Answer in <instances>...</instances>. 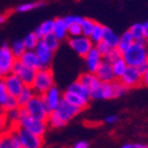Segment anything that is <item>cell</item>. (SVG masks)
Masks as SVG:
<instances>
[{"mask_svg": "<svg viewBox=\"0 0 148 148\" xmlns=\"http://www.w3.org/2000/svg\"><path fill=\"white\" fill-rule=\"evenodd\" d=\"M18 125L22 126L23 128L27 130L30 133L34 134L36 136L44 137L45 133L47 131V121H42L36 119L29 115L27 110L23 107L19 108V121Z\"/></svg>", "mask_w": 148, "mask_h": 148, "instance_id": "6da1fadb", "label": "cell"}, {"mask_svg": "<svg viewBox=\"0 0 148 148\" xmlns=\"http://www.w3.org/2000/svg\"><path fill=\"white\" fill-rule=\"evenodd\" d=\"M122 58L126 62L128 66L137 67L141 63L148 60L147 46L135 42L131 47L122 54Z\"/></svg>", "mask_w": 148, "mask_h": 148, "instance_id": "7a4b0ae2", "label": "cell"}, {"mask_svg": "<svg viewBox=\"0 0 148 148\" xmlns=\"http://www.w3.org/2000/svg\"><path fill=\"white\" fill-rule=\"evenodd\" d=\"M24 108L27 110L30 116L42 121H47L49 114L52 112L42 95H38V94H35Z\"/></svg>", "mask_w": 148, "mask_h": 148, "instance_id": "3957f363", "label": "cell"}, {"mask_svg": "<svg viewBox=\"0 0 148 148\" xmlns=\"http://www.w3.org/2000/svg\"><path fill=\"white\" fill-rule=\"evenodd\" d=\"M54 86V76L50 69H40L36 71L34 81L32 84V89L35 94L44 95L50 88Z\"/></svg>", "mask_w": 148, "mask_h": 148, "instance_id": "277c9868", "label": "cell"}, {"mask_svg": "<svg viewBox=\"0 0 148 148\" xmlns=\"http://www.w3.org/2000/svg\"><path fill=\"white\" fill-rule=\"evenodd\" d=\"M16 60L17 58L12 54L10 47H8L6 42H3L0 47V79H4L12 74Z\"/></svg>", "mask_w": 148, "mask_h": 148, "instance_id": "5b68a950", "label": "cell"}, {"mask_svg": "<svg viewBox=\"0 0 148 148\" xmlns=\"http://www.w3.org/2000/svg\"><path fill=\"white\" fill-rule=\"evenodd\" d=\"M16 132L19 135V138L21 140V143L23 145V148H42L44 144V138L40 136H36L34 134L30 133L27 130L23 128L20 125L12 126Z\"/></svg>", "mask_w": 148, "mask_h": 148, "instance_id": "8992f818", "label": "cell"}, {"mask_svg": "<svg viewBox=\"0 0 148 148\" xmlns=\"http://www.w3.org/2000/svg\"><path fill=\"white\" fill-rule=\"evenodd\" d=\"M12 74L17 75L22 80L25 86L31 87L33 84V81H34L35 75H36V71L25 66L20 59H17L14 63V66H12Z\"/></svg>", "mask_w": 148, "mask_h": 148, "instance_id": "52a82bcc", "label": "cell"}, {"mask_svg": "<svg viewBox=\"0 0 148 148\" xmlns=\"http://www.w3.org/2000/svg\"><path fill=\"white\" fill-rule=\"evenodd\" d=\"M69 45L77 54L82 57L86 56L87 53L93 48V44L90 40V38L85 35L71 37L69 40Z\"/></svg>", "mask_w": 148, "mask_h": 148, "instance_id": "ba28073f", "label": "cell"}, {"mask_svg": "<svg viewBox=\"0 0 148 148\" xmlns=\"http://www.w3.org/2000/svg\"><path fill=\"white\" fill-rule=\"evenodd\" d=\"M119 80L127 89L135 88L142 85V76L138 72L137 67L134 66H127L126 71Z\"/></svg>", "mask_w": 148, "mask_h": 148, "instance_id": "9c48e42d", "label": "cell"}, {"mask_svg": "<svg viewBox=\"0 0 148 148\" xmlns=\"http://www.w3.org/2000/svg\"><path fill=\"white\" fill-rule=\"evenodd\" d=\"M55 111L59 115L60 118L63 120L64 123H67L73 117L76 116L77 114H79L82 110L78 107H75L69 103H67L64 99H61L57 108L55 109Z\"/></svg>", "mask_w": 148, "mask_h": 148, "instance_id": "30bf717a", "label": "cell"}, {"mask_svg": "<svg viewBox=\"0 0 148 148\" xmlns=\"http://www.w3.org/2000/svg\"><path fill=\"white\" fill-rule=\"evenodd\" d=\"M34 52L36 53L37 57L40 59L42 69H50V65H51L53 59V53H54L52 50H50L44 44L42 40H40L36 48L34 49Z\"/></svg>", "mask_w": 148, "mask_h": 148, "instance_id": "8fae6325", "label": "cell"}, {"mask_svg": "<svg viewBox=\"0 0 148 148\" xmlns=\"http://www.w3.org/2000/svg\"><path fill=\"white\" fill-rule=\"evenodd\" d=\"M4 83L6 89H8V94L12 96H15V97H17L21 93V91L25 87L22 80L15 74H10L6 78H4Z\"/></svg>", "mask_w": 148, "mask_h": 148, "instance_id": "7c38bea8", "label": "cell"}, {"mask_svg": "<svg viewBox=\"0 0 148 148\" xmlns=\"http://www.w3.org/2000/svg\"><path fill=\"white\" fill-rule=\"evenodd\" d=\"M95 76L103 83H111V82L115 81V79H116L115 76H114L112 64L109 63L106 60H103V62L99 66L97 71L95 72Z\"/></svg>", "mask_w": 148, "mask_h": 148, "instance_id": "4fadbf2b", "label": "cell"}, {"mask_svg": "<svg viewBox=\"0 0 148 148\" xmlns=\"http://www.w3.org/2000/svg\"><path fill=\"white\" fill-rule=\"evenodd\" d=\"M84 58H85V62H86V66L87 69H88V72L92 73V74H95L99 66L101 65V62H103V56L99 54V51L96 50V48L93 47L87 53Z\"/></svg>", "mask_w": 148, "mask_h": 148, "instance_id": "5bb4252c", "label": "cell"}, {"mask_svg": "<svg viewBox=\"0 0 148 148\" xmlns=\"http://www.w3.org/2000/svg\"><path fill=\"white\" fill-rule=\"evenodd\" d=\"M20 60L25 66L29 67L31 69L38 71V69H42L40 59H38L36 53L34 52V50H27L20 58Z\"/></svg>", "mask_w": 148, "mask_h": 148, "instance_id": "9a60e30c", "label": "cell"}, {"mask_svg": "<svg viewBox=\"0 0 148 148\" xmlns=\"http://www.w3.org/2000/svg\"><path fill=\"white\" fill-rule=\"evenodd\" d=\"M44 99L46 101L49 107L51 108V110H55L59 104V101H61V95H60V92L58 90V88L55 86H53L52 88H50L46 93L42 95Z\"/></svg>", "mask_w": 148, "mask_h": 148, "instance_id": "2e32d148", "label": "cell"}, {"mask_svg": "<svg viewBox=\"0 0 148 148\" xmlns=\"http://www.w3.org/2000/svg\"><path fill=\"white\" fill-rule=\"evenodd\" d=\"M62 99H64L67 103H69V104L73 105V106L80 108L81 110L86 109L89 104V101H85L83 97H81V96L78 95V94L74 93V92L69 91V90H66V91L64 92L63 95H62Z\"/></svg>", "mask_w": 148, "mask_h": 148, "instance_id": "e0dca14e", "label": "cell"}, {"mask_svg": "<svg viewBox=\"0 0 148 148\" xmlns=\"http://www.w3.org/2000/svg\"><path fill=\"white\" fill-rule=\"evenodd\" d=\"M53 34L59 40H64L69 35V26L65 23L63 18H57L54 20V28Z\"/></svg>", "mask_w": 148, "mask_h": 148, "instance_id": "ac0fdd59", "label": "cell"}, {"mask_svg": "<svg viewBox=\"0 0 148 148\" xmlns=\"http://www.w3.org/2000/svg\"><path fill=\"white\" fill-rule=\"evenodd\" d=\"M78 81L84 87H86L89 91H91L92 89L95 88L101 83V81L97 79V77L95 76V74H92V73H89V72L85 73V74H82L78 78Z\"/></svg>", "mask_w": 148, "mask_h": 148, "instance_id": "d6986e66", "label": "cell"}, {"mask_svg": "<svg viewBox=\"0 0 148 148\" xmlns=\"http://www.w3.org/2000/svg\"><path fill=\"white\" fill-rule=\"evenodd\" d=\"M67 90L71 91V92H74V93L78 94V95H80L81 97H83V99L87 101H89V99H91V96H90V91H89L86 87L83 86V85H82L78 80L69 85V88H67Z\"/></svg>", "mask_w": 148, "mask_h": 148, "instance_id": "ffe728a7", "label": "cell"}, {"mask_svg": "<svg viewBox=\"0 0 148 148\" xmlns=\"http://www.w3.org/2000/svg\"><path fill=\"white\" fill-rule=\"evenodd\" d=\"M134 42H135V40H134V37L132 36V34L127 30V31L123 32L121 34V36H119V42L118 45H117V49H118V51L121 54H123Z\"/></svg>", "mask_w": 148, "mask_h": 148, "instance_id": "44dd1931", "label": "cell"}, {"mask_svg": "<svg viewBox=\"0 0 148 148\" xmlns=\"http://www.w3.org/2000/svg\"><path fill=\"white\" fill-rule=\"evenodd\" d=\"M35 95L34 90L32 89V87L30 86H25L21 93L17 96L18 99V105H19V108H23L26 105L29 103L30 99Z\"/></svg>", "mask_w": 148, "mask_h": 148, "instance_id": "7402d4cb", "label": "cell"}, {"mask_svg": "<svg viewBox=\"0 0 148 148\" xmlns=\"http://www.w3.org/2000/svg\"><path fill=\"white\" fill-rule=\"evenodd\" d=\"M53 28H54V20L45 21L44 23H42V24L34 30V33L38 36V38L42 40L46 35L50 34V33H53Z\"/></svg>", "mask_w": 148, "mask_h": 148, "instance_id": "603a6c76", "label": "cell"}, {"mask_svg": "<svg viewBox=\"0 0 148 148\" xmlns=\"http://www.w3.org/2000/svg\"><path fill=\"white\" fill-rule=\"evenodd\" d=\"M103 42H106L108 46L113 49V48H117V45L119 42V36L109 27H105L104 26V35H103Z\"/></svg>", "mask_w": 148, "mask_h": 148, "instance_id": "cb8c5ba5", "label": "cell"}, {"mask_svg": "<svg viewBox=\"0 0 148 148\" xmlns=\"http://www.w3.org/2000/svg\"><path fill=\"white\" fill-rule=\"evenodd\" d=\"M103 35H104V26L99 23L95 22L92 32L89 35V38L92 42V44H99L103 40Z\"/></svg>", "mask_w": 148, "mask_h": 148, "instance_id": "d4e9b609", "label": "cell"}, {"mask_svg": "<svg viewBox=\"0 0 148 148\" xmlns=\"http://www.w3.org/2000/svg\"><path fill=\"white\" fill-rule=\"evenodd\" d=\"M127 64L126 62L124 61L123 58H120V59L116 60L115 62L112 63V69H113V73H114V76L116 79H120L122 75L124 74V72L126 71L127 69Z\"/></svg>", "mask_w": 148, "mask_h": 148, "instance_id": "484cf974", "label": "cell"}, {"mask_svg": "<svg viewBox=\"0 0 148 148\" xmlns=\"http://www.w3.org/2000/svg\"><path fill=\"white\" fill-rule=\"evenodd\" d=\"M40 40L38 38V36L35 34L34 32H31V33H28L24 37L23 42H24V46L26 48V50H34Z\"/></svg>", "mask_w": 148, "mask_h": 148, "instance_id": "4316f807", "label": "cell"}, {"mask_svg": "<svg viewBox=\"0 0 148 148\" xmlns=\"http://www.w3.org/2000/svg\"><path fill=\"white\" fill-rule=\"evenodd\" d=\"M47 123L53 128L61 127V126L66 124V123H64L63 120L60 118L59 115L57 114V112L55 111V110H53V111L49 114V116H48V119H47Z\"/></svg>", "mask_w": 148, "mask_h": 148, "instance_id": "83f0119b", "label": "cell"}, {"mask_svg": "<svg viewBox=\"0 0 148 148\" xmlns=\"http://www.w3.org/2000/svg\"><path fill=\"white\" fill-rule=\"evenodd\" d=\"M10 50H12V54L15 55V57L17 58V59H20L21 57L23 56V54L27 51L24 46L23 40H15V42H12V47H10Z\"/></svg>", "mask_w": 148, "mask_h": 148, "instance_id": "f1b7e54d", "label": "cell"}, {"mask_svg": "<svg viewBox=\"0 0 148 148\" xmlns=\"http://www.w3.org/2000/svg\"><path fill=\"white\" fill-rule=\"evenodd\" d=\"M42 40L50 50H52L53 52H55V51L58 49V47H59L60 40H58L53 33H50V34L46 35Z\"/></svg>", "mask_w": 148, "mask_h": 148, "instance_id": "f546056e", "label": "cell"}, {"mask_svg": "<svg viewBox=\"0 0 148 148\" xmlns=\"http://www.w3.org/2000/svg\"><path fill=\"white\" fill-rule=\"evenodd\" d=\"M4 115H5V117H6V120H8L10 127L17 125L18 121H19V108L12 109V110L5 111Z\"/></svg>", "mask_w": 148, "mask_h": 148, "instance_id": "4dcf8cb0", "label": "cell"}, {"mask_svg": "<svg viewBox=\"0 0 148 148\" xmlns=\"http://www.w3.org/2000/svg\"><path fill=\"white\" fill-rule=\"evenodd\" d=\"M80 25H81L82 28V34L89 37L90 33L92 32L94 25H95V21L88 19V18H83V21H82V23Z\"/></svg>", "mask_w": 148, "mask_h": 148, "instance_id": "1f68e13d", "label": "cell"}, {"mask_svg": "<svg viewBox=\"0 0 148 148\" xmlns=\"http://www.w3.org/2000/svg\"><path fill=\"white\" fill-rule=\"evenodd\" d=\"M128 31H130V33L132 34V36L134 37L135 42L144 37L143 24H139V23H137V24L132 25L131 28L128 29Z\"/></svg>", "mask_w": 148, "mask_h": 148, "instance_id": "d6a6232c", "label": "cell"}, {"mask_svg": "<svg viewBox=\"0 0 148 148\" xmlns=\"http://www.w3.org/2000/svg\"><path fill=\"white\" fill-rule=\"evenodd\" d=\"M112 87H113V95L114 99L119 97V96L123 95L126 91V87L124 86L120 81H113L112 82Z\"/></svg>", "mask_w": 148, "mask_h": 148, "instance_id": "836d02e7", "label": "cell"}, {"mask_svg": "<svg viewBox=\"0 0 148 148\" xmlns=\"http://www.w3.org/2000/svg\"><path fill=\"white\" fill-rule=\"evenodd\" d=\"M0 148H15L10 138V131H6L1 134V140H0Z\"/></svg>", "mask_w": 148, "mask_h": 148, "instance_id": "e575fe53", "label": "cell"}, {"mask_svg": "<svg viewBox=\"0 0 148 148\" xmlns=\"http://www.w3.org/2000/svg\"><path fill=\"white\" fill-rule=\"evenodd\" d=\"M120 58H122V54L119 52L117 48H113V49H111V51L104 57V60H106V61H108L109 63L112 64L113 62L120 59Z\"/></svg>", "mask_w": 148, "mask_h": 148, "instance_id": "d590c367", "label": "cell"}, {"mask_svg": "<svg viewBox=\"0 0 148 148\" xmlns=\"http://www.w3.org/2000/svg\"><path fill=\"white\" fill-rule=\"evenodd\" d=\"M45 4V2L42 1H38V2H34V3H24V4L18 6L17 10L19 12H30V10H34V8H40L42 6Z\"/></svg>", "mask_w": 148, "mask_h": 148, "instance_id": "8d00e7d4", "label": "cell"}, {"mask_svg": "<svg viewBox=\"0 0 148 148\" xmlns=\"http://www.w3.org/2000/svg\"><path fill=\"white\" fill-rule=\"evenodd\" d=\"M101 87H103V97H104V99H114L112 82L111 83H103L101 82Z\"/></svg>", "mask_w": 148, "mask_h": 148, "instance_id": "74e56055", "label": "cell"}, {"mask_svg": "<svg viewBox=\"0 0 148 148\" xmlns=\"http://www.w3.org/2000/svg\"><path fill=\"white\" fill-rule=\"evenodd\" d=\"M2 107H3V110H4V112L5 111H8V110H12V109L19 108L17 97L10 95V96H8V99H6V101H5L4 104L2 105Z\"/></svg>", "mask_w": 148, "mask_h": 148, "instance_id": "f35d334b", "label": "cell"}, {"mask_svg": "<svg viewBox=\"0 0 148 148\" xmlns=\"http://www.w3.org/2000/svg\"><path fill=\"white\" fill-rule=\"evenodd\" d=\"M8 96H10V94H8V89H6V86H5L4 79H0V105L1 106L6 101Z\"/></svg>", "mask_w": 148, "mask_h": 148, "instance_id": "ab89813d", "label": "cell"}, {"mask_svg": "<svg viewBox=\"0 0 148 148\" xmlns=\"http://www.w3.org/2000/svg\"><path fill=\"white\" fill-rule=\"evenodd\" d=\"M69 35L71 37L80 36L82 34V28L80 24H72L69 26Z\"/></svg>", "mask_w": 148, "mask_h": 148, "instance_id": "60d3db41", "label": "cell"}, {"mask_svg": "<svg viewBox=\"0 0 148 148\" xmlns=\"http://www.w3.org/2000/svg\"><path fill=\"white\" fill-rule=\"evenodd\" d=\"M95 48H96V50L99 51V54L103 56V58H104V57L106 56V55L108 54V53L110 52V51H111V49H112L110 46H108V45H107L105 42H103V40H101V42H99V44H96Z\"/></svg>", "mask_w": 148, "mask_h": 148, "instance_id": "b9f144b4", "label": "cell"}, {"mask_svg": "<svg viewBox=\"0 0 148 148\" xmlns=\"http://www.w3.org/2000/svg\"><path fill=\"white\" fill-rule=\"evenodd\" d=\"M63 19L67 24V26L72 24H81L82 21H83V18L80 17V16H67Z\"/></svg>", "mask_w": 148, "mask_h": 148, "instance_id": "7bdbcfd3", "label": "cell"}, {"mask_svg": "<svg viewBox=\"0 0 148 148\" xmlns=\"http://www.w3.org/2000/svg\"><path fill=\"white\" fill-rule=\"evenodd\" d=\"M8 122L6 120V117H5L4 113H1L0 114V134L8 131Z\"/></svg>", "mask_w": 148, "mask_h": 148, "instance_id": "ee69618b", "label": "cell"}, {"mask_svg": "<svg viewBox=\"0 0 148 148\" xmlns=\"http://www.w3.org/2000/svg\"><path fill=\"white\" fill-rule=\"evenodd\" d=\"M137 69H138V72L140 73V75L142 76V75L148 69V60L145 62H143V63H141L140 65H138V66H137Z\"/></svg>", "mask_w": 148, "mask_h": 148, "instance_id": "f6af8a7d", "label": "cell"}, {"mask_svg": "<svg viewBox=\"0 0 148 148\" xmlns=\"http://www.w3.org/2000/svg\"><path fill=\"white\" fill-rule=\"evenodd\" d=\"M88 147H89L88 142H86V141H79V142H77L75 144L73 148H88Z\"/></svg>", "mask_w": 148, "mask_h": 148, "instance_id": "bcb514c9", "label": "cell"}, {"mask_svg": "<svg viewBox=\"0 0 148 148\" xmlns=\"http://www.w3.org/2000/svg\"><path fill=\"white\" fill-rule=\"evenodd\" d=\"M117 120H118V117H117L116 115H110V116H108L106 118V122L107 123H110V124L115 123Z\"/></svg>", "mask_w": 148, "mask_h": 148, "instance_id": "7dc6e473", "label": "cell"}, {"mask_svg": "<svg viewBox=\"0 0 148 148\" xmlns=\"http://www.w3.org/2000/svg\"><path fill=\"white\" fill-rule=\"evenodd\" d=\"M142 85L148 87V69L142 75Z\"/></svg>", "mask_w": 148, "mask_h": 148, "instance_id": "c3c4849f", "label": "cell"}, {"mask_svg": "<svg viewBox=\"0 0 148 148\" xmlns=\"http://www.w3.org/2000/svg\"><path fill=\"white\" fill-rule=\"evenodd\" d=\"M143 31H144V37L148 40V21L143 24Z\"/></svg>", "mask_w": 148, "mask_h": 148, "instance_id": "681fc988", "label": "cell"}, {"mask_svg": "<svg viewBox=\"0 0 148 148\" xmlns=\"http://www.w3.org/2000/svg\"><path fill=\"white\" fill-rule=\"evenodd\" d=\"M6 19H8V16L0 14V24H3V23L6 21Z\"/></svg>", "mask_w": 148, "mask_h": 148, "instance_id": "f907efd6", "label": "cell"}, {"mask_svg": "<svg viewBox=\"0 0 148 148\" xmlns=\"http://www.w3.org/2000/svg\"><path fill=\"white\" fill-rule=\"evenodd\" d=\"M1 113H4V110H3V107L0 105V114Z\"/></svg>", "mask_w": 148, "mask_h": 148, "instance_id": "816d5d0a", "label": "cell"}, {"mask_svg": "<svg viewBox=\"0 0 148 148\" xmlns=\"http://www.w3.org/2000/svg\"><path fill=\"white\" fill-rule=\"evenodd\" d=\"M0 140H1V134H0Z\"/></svg>", "mask_w": 148, "mask_h": 148, "instance_id": "f5cc1de1", "label": "cell"}]
</instances>
